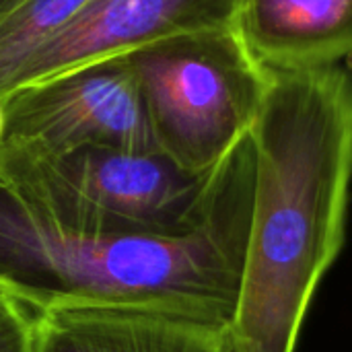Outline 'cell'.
Masks as SVG:
<instances>
[{
    "label": "cell",
    "mask_w": 352,
    "mask_h": 352,
    "mask_svg": "<svg viewBox=\"0 0 352 352\" xmlns=\"http://www.w3.org/2000/svg\"><path fill=\"white\" fill-rule=\"evenodd\" d=\"M254 206L235 352H295L311 299L344 243L352 74L270 68L256 124Z\"/></svg>",
    "instance_id": "1"
},
{
    "label": "cell",
    "mask_w": 352,
    "mask_h": 352,
    "mask_svg": "<svg viewBox=\"0 0 352 352\" xmlns=\"http://www.w3.org/2000/svg\"><path fill=\"white\" fill-rule=\"evenodd\" d=\"M254 206V144L212 169L204 219L177 235H101L66 227L0 179V289L35 316L144 309L231 328Z\"/></svg>",
    "instance_id": "2"
},
{
    "label": "cell",
    "mask_w": 352,
    "mask_h": 352,
    "mask_svg": "<svg viewBox=\"0 0 352 352\" xmlns=\"http://www.w3.org/2000/svg\"><path fill=\"white\" fill-rule=\"evenodd\" d=\"M0 179L54 221L101 235H177L210 202L212 171L190 173L159 151L87 146L41 153L0 142Z\"/></svg>",
    "instance_id": "3"
},
{
    "label": "cell",
    "mask_w": 352,
    "mask_h": 352,
    "mask_svg": "<svg viewBox=\"0 0 352 352\" xmlns=\"http://www.w3.org/2000/svg\"><path fill=\"white\" fill-rule=\"evenodd\" d=\"M126 60L157 151L196 175L212 171L250 134L270 78L237 29L167 37Z\"/></svg>",
    "instance_id": "4"
},
{
    "label": "cell",
    "mask_w": 352,
    "mask_h": 352,
    "mask_svg": "<svg viewBox=\"0 0 352 352\" xmlns=\"http://www.w3.org/2000/svg\"><path fill=\"white\" fill-rule=\"evenodd\" d=\"M2 142L41 153L87 146L157 151L136 76L126 60L87 64L4 95Z\"/></svg>",
    "instance_id": "5"
},
{
    "label": "cell",
    "mask_w": 352,
    "mask_h": 352,
    "mask_svg": "<svg viewBox=\"0 0 352 352\" xmlns=\"http://www.w3.org/2000/svg\"><path fill=\"white\" fill-rule=\"evenodd\" d=\"M237 12L239 0H89L31 54L12 89L122 58L167 37L237 29Z\"/></svg>",
    "instance_id": "6"
},
{
    "label": "cell",
    "mask_w": 352,
    "mask_h": 352,
    "mask_svg": "<svg viewBox=\"0 0 352 352\" xmlns=\"http://www.w3.org/2000/svg\"><path fill=\"white\" fill-rule=\"evenodd\" d=\"M35 352H235L229 328L144 309L35 316Z\"/></svg>",
    "instance_id": "7"
},
{
    "label": "cell",
    "mask_w": 352,
    "mask_h": 352,
    "mask_svg": "<svg viewBox=\"0 0 352 352\" xmlns=\"http://www.w3.org/2000/svg\"><path fill=\"white\" fill-rule=\"evenodd\" d=\"M237 31L266 68L336 66L352 58V0H239Z\"/></svg>",
    "instance_id": "8"
},
{
    "label": "cell",
    "mask_w": 352,
    "mask_h": 352,
    "mask_svg": "<svg viewBox=\"0 0 352 352\" xmlns=\"http://www.w3.org/2000/svg\"><path fill=\"white\" fill-rule=\"evenodd\" d=\"M35 314L0 289V352H35Z\"/></svg>",
    "instance_id": "9"
},
{
    "label": "cell",
    "mask_w": 352,
    "mask_h": 352,
    "mask_svg": "<svg viewBox=\"0 0 352 352\" xmlns=\"http://www.w3.org/2000/svg\"><path fill=\"white\" fill-rule=\"evenodd\" d=\"M25 0H0V21L8 14V12H12L16 6H21Z\"/></svg>",
    "instance_id": "10"
},
{
    "label": "cell",
    "mask_w": 352,
    "mask_h": 352,
    "mask_svg": "<svg viewBox=\"0 0 352 352\" xmlns=\"http://www.w3.org/2000/svg\"><path fill=\"white\" fill-rule=\"evenodd\" d=\"M6 132V109H4V95H0V142L4 140Z\"/></svg>",
    "instance_id": "11"
}]
</instances>
